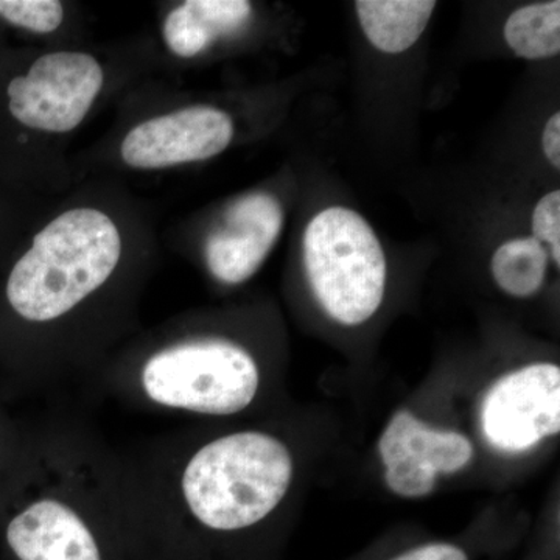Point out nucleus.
I'll return each mask as SVG.
<instances>
[{"mask_svg": "<svg viewBox=\"0 0 560 560\" xmlns=\"http://www.w3.org/2000/svg\"><path fill=\"white\" fill-rule=\"evenodd\" d=\"M119 230L95 209H72L36 235L7 283L11 307L28 320L60 318L101 289L119 264Z\"/></svg>", "mask_w": 560, "mask_h": 560, "instance_id": "nucleus-1", "label": "nucleus"}, {"mask_svg": "<svg viewBox=\"0 0 560 560\" xmlns=\"http://www.w3.org/2000/svg\"><path fill=\"white\" fill-rule=\"evenodd\" d=\"M293 458L270 434L243 431L205 445L183 477L184 499L206 528L232 533L267 518L289 492Z\"/></svg>", "mask_w": 560, "mask_h": 560, "instance_id": "nucleus-2", "label": "nucleus"}, {"mask_svg": "<svg viewBox=\"0 0 560 560\" xmlns=\"http://www.w3.org/2000/svg\"><path fill=\"white\" fill-rule=\"evenodd\" d=\"M304 264L320 307L342 326H361L381 308L388 272L385 253L355 210L324 209L308 223Z\"/></svg>", "mask_w": 560, "mask_h": 560, "instance_id": "nucleus-3", "label": "nucleus"}, {"mask_svg": "<svg viewBox=\"0 0 560 560\" xmlns=\"http://www.w3.org/2000/svg\"><path fill=\"white\" fill-rule=\"evenodd\" d=\"M259 382V368L248 350L224 340L172 346L154 353L142 372L143 389L151 400L213 416L245 410Z\"/></svg>", "mask_w": 560, "mask_h": 560, "instance_id": "nucleus-4", "label": "nucleus"}, {"mask_svg": "<svg viewBox=\"0 0 560 560\" xmlns=\"http://www.w3.org/2000/svg\"><path fill=\"white\" fill-rule=\"evenodd\" d=\"M103 79V69L91 55L79 51L44 55L33 62L27 75L11 80V114L33 130L72 131L101 94Z\"/></svg>", "mask_w": 560, "mask_h": 560, "instance_id": "nucleus-5", "label": "nucleus"}, {"mask_svg": "<svg viewBox=\"0 0 560 560\" xmlns=\"http://www.w3.org/2000/svg\"><path fill=\"white\" fill-rule=\"evenodd\" d=\"M481 430L495 451L523 453L560 431V368L534 363L508 372L481 404Z\"/></svg>", "mask_w": 560, "mask_h": 560, "instance_id": "nucleus-6", "label": "nucleus"}, {"mask_svg": "<svg viewBox=\"0 0 560 560\" xmlns=\"http://www.w3.org/2000/svg\"><path fill=\"white\" fill-rule=\"evenodd\" d=\"M234 138L230 114L190 106L140 124L121 143V158L135 168H165L210 160Z\"/></svg>", "mask_w": 560, "mask_h": 560, "instance_id": "nucleus-7", "label": "nucleus"}, {"mask_svg": "<svg viewBox=\"0 0 560 560\" xmlns=\"http://www.w3.org/2000/svg\"><path fill=\"white\" fill-rule=\"evenodd\" d=\"M283 209L272 195L250 194L228 209L224 226L206 242V261L213 278L237 285L253 278L279 241Z\"/></svg>", "mask_w": 560, "mask_h": 560, "instance_id": "nucleus-8", "label": "nucleus"}, {"mask_svg": "<svg viewBox=\"0 0 560 560\" xmlns=\"http://www.w3.org/2000/svg\"><path fill=\"white\" fill-rule=\"evenodd\" d=\"M10 550L20 560H102L86 523L57 500H40L7 528Z\"/></svg>", "mask_w": 560, "mask_h": 560, "instance_id": "nucleus-9", "label": "nucleus"}, {"mask_svg": "<svg viewBox=\"0 0 560 560\" xmlns=\"http://www.w3.org/2000/svg\"><path fill=\"white\" fill-rule=\"evenodd\" d=\"M378 451L385 467L405 460L436 475L463 470L474 458L469 438L431 427L407 410L396 412L389 420L378 442Z\"/></svg>", "mask_w": 560, "mask_h": 560, "instance_id": "nucleus-10", "label": "nucleus"}, {"mask_svg": "<svg viewBox=\"0 0 560 560\" xmlns=\"http://www.w3.org/2000/svg\"><path fill=\"white\" fill-rule=\"evenodd\" d=\"M250 14L246 0H189L168 14L164 39L178 57H197L217 39L241 31Z\"/></svg>", "mask_w": 560, "mask_h": 560, "instance_id": "nucleus-11", "label": "nucleus"}, {"mask_svg": "<svg viewBox=\"0 0 560 560\" xmlns=\"http://www.w3.org/2000/svg\"><path fill=\"white\" fill-rule=\"evenodd\" d=\"M436 2L430 0H360L357 14L364 35L383 54L411 49L429 25Z\"/></svg>", "mask_w": 560, "mask_h": 560, "instance_id": "nucleus-12", "label": "nucleus"}, {"mask_svg": "<svg viewBox=\"0 0 560 560\" xmlns=\"http://www.w3.org/2000/svg\"><path fill=\"white\" fill-rule=\"evenodd\" d=\"M548 260V249L536 238H512L493 253L490 270L503 293L528 300L544 287Z\"/></svg>", "mask_w": 560, "mask_h": 560, "instance_id": "nucleus-13", "label": "nucleus"}, {"mask_svg": "<svg viewBox=\"0 0 560 560\" xmlns=\"http://www.w3.org/2000/svg\"><path fill=\"white\" fill-rule=\"evenodd\" d=\"M504 39L517 57L545 60L560 51V2L530 3L511 14Z\"/></svg>", "mask_w": 560, "mask_h": 560, "instance_id": "nucleus-14", "label": "nucleus"}, {"mask_svg": "<svg viewBox=\"0 0 560 560\" xmlns=\"http://www.w3.org/2000/svg\"><path fill=\"white\" fill-rule=\"evenodd\" d=\"M0 16L27 31L50 33L60 27L65 9L58 0H0Z\"/></svg>", "mask_w": 560, "mask_h": 560, "instance_id": "nucleus-15", "label": "nucleus"}, {"mask_svg": "<svg viewBox=\"0 0 560 560\" xmlns=\"http://www.w3.org/2000/svg\"><path fill=\"white\" fill-rule=\"evenodd\" d=\"M386 485L401 499H422L436 486L438 475L412 463H397L385 467Z\"/></svg>", "mask_w": 560, "mask_h": 560, "instance_id": "nucleus-16", "label": "nucleus"}, {"mask_svg": "<svg viewBox=\"0 0 560 560\" xmlns=\"http://www.w3.org/2000/svg\"><path fill=\"white\" fill-rule=\"evenodd\" d=\"M533 237L548 245L556 267L560 265V191L545 195L533 212Z\"/></svg>", "mask_w": 560, "mask_h": 560, "instance_id": "nucleus-17", "label": "nucleus"}, {"mask_svg": "<svg viewBox=\"0 0 560 560\" xmlns=\"http://www.w3.org/2000/svg\"><path fill=\"white\" fill-rule=\"evenodd\" d=\"M381 560H471V556L466 547L453 541H425L411 545Z\"/></svg>", "mask_w": 560, "mask_h": 560, "instance_id": "nucleus-18", "label": "nucleus"}, {"mask_svg": "<svg viewBox=\"0 0 560 560\" xmlns=\"http://www.w3.org/2000/svg\"><path fill=\"white\" fill-rule=\"evenodd\" d=\"M541 147L545 156L551 162L552 167L560 168V114L555 113L547 121L541 136Z\"/></svg>", "mask_w": 560, "mask_h": 560, "instance_id": "nucleus-19", "label": "nucleus"}]
</instances>
